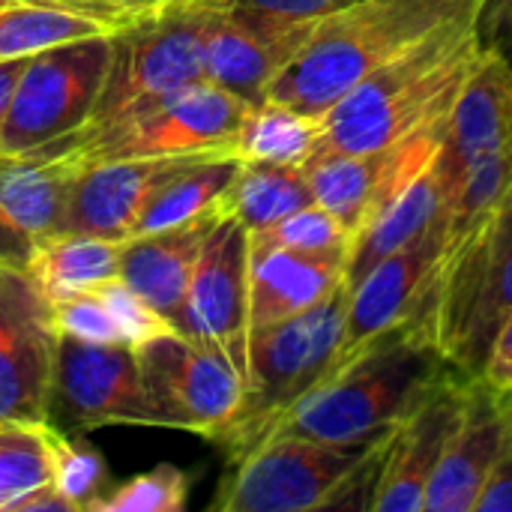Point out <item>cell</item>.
I'll return each instance as SVG.
<instances>
[{"label": "cell", "instance_id": "6da1fadb", "mask_svg": "<svg viewBox=\"0 0 512 512\" xmlns=\"http://www.w3.org/2000/svg\"><path fill=\"white\" fill-rule=\"evenodd\" d=\"M486 15L489 0H477L369 72L321 117L318 147L375 153L441 126L486 48Z\"/></svg>", "mask_w": 512, "mask_h": 512}, {"label": "cell", "instance_id": "7a4b0ae2", "mask_svg": "<svg viewBox=\"0 0 512 512\" xmlns=\"http://www.w3.org/2000/svg\"><path fill=\"white\" fill-rule=\"evenodd\" d=\"M456 372L429 333L414 324H396L339 360L270 435L342 447L372 444Z\"/></svg>", "mask_w": 512, "mask_h": 512}, {"label": "cell", "instance_id": "3957f363", "mask_svg": "<svg viewBox=\"0 0 512 512\" xmlns=\"http://www.w3.org/2000/svg\"><path fill=\"white\" fill-rule=\"evenodd\" d=\"M477 0H354L309 30L267 99L324 117L369 72Z\"/></svg>", "mask_w": 512, "mask_h": 512}, {"label": "cell", "instance_id": "277c9868", "mask_svg": "<svg viewBox=\"0 0 512 512\" xmlns=\"http://www.w3.org/2000/svg\"><path fill=\"white\" fill-rule=\"evenodd\" d=\"M348 294L345 282L318 306L249 330L246 393L234 420L216 438L231 465L258 447L276 423L333 372L345 336Z\"/></svg>", "mask_w": 512, "mask_h": 512}, {"label": "cell", "instance_id": "5b68a950", "mask_svg": "<svg viewBox=\"0 0 512 512\" xmlns=\"http://www.w3.org/2000/svg\"><path fill=\"white\" fill-rule=\"evenodd\" d=\"M512 315V180L498 207L453 249H441L435 339L468 378L483 363L498 327Z\"/></svg>", "mask_w": 512, "mask_h": 512}, {"label": "cell", "instance_id": "8992f818", "mask_svg": "<svg viewBox=\"0 0 512 512\" xmlns=\"http://www.w3.org/2000/svg\"><path fill=\"white\" fill-rule=\"evenodd\" d=\"M204 18L198 0H174L111 36V63L93 114L81 129L90 141L132 120L171 93L204 81Z\"/></svg>", "mask_w": 512, "mask_h": 512}, {"label": "cell", "instance_id": "52a82bcc", "mask_svg": "<svg viewBox=\"0 0 512 512\" xmlns=\"http://www.w3.org/2000/svg\"><path fill=\"white\" fill-rule=\"evenodd\" d=\"M111 36L69 39L27 60L0 129V153H27L87 126L108 75Z\"/></svg>", "mask_w": 512, "mask_h": 512}, {"label": "cell", "instance_id": "ba28073f", "mask_svg": "<svg viewBox=\"0 0 512 512\" xmlns=\"http://www.w3.org/2000/svg\"><path fill=\"white\" fill-rule=\"evenodd\" d=\"M135 360L156 426L195 432L216 444L246 393V375L231 354L216 342L171 330L138 345Z\"/></svg>", "mask_w": 512, "mask_h": 512}, {"label": "cell", "instance_id": "9c48e42d", "mask_svg": "<svg viewBox=\"0 0 512 512\" xmlns=\"http://www.w3.org/2000/svg\"><path fill=\"white\" fill-rule=\"evenodd\" d=\"M369 444L342 447L297 435H270L252 447L222 483L216 512L327 510Z\"/></svg>", "mask_w": 512, "mask_h": 512}, {"label": "cell", "instance_id": "30bf717a", "mask_svg": "<svg viewBox=\"0 0 512 512\" xmlns=\"http://www.w3.org/2000/svg\"><path fill=\"white\" fill-rule=\"evenodd\" d=\"M249 102L204 81H195L132 120L84 141V165L144 156L234 153V138L249 114Z\"/></svg>", "mask_w": 512, "mask_h": 512}, {"label": "cell", "instance_id": "8fae6325", "mask_svg": "<svg viewBox=\"0 0 512 512\" xmlns=\"http://www.w3.org/2000/svg\"><path fill=\"white\" fill-rule=\"evenodd\" d=\"M84 168L81 132L27 153H0V264L24 267L30 252L60 234L66 201Z\"/></svg>", "mask_w": 512, "mask_h": 512}, {"label": "cell", "instance_id": "7c38bea8", "mask_svg": "<svg viewBox=\"0 0 512 512\" xmlns=\"http://www.w3.org/2000/svg\"><path fill=\"white\" fill-rule=\"evenodd\" d=\"M444 249L441 216L426 234L378 261L354 288H348V315L339 360L363 348L372 336L414 324L435 339L438 315V264ZM438 342V339H435Z\"/></svg>", "mask_w": 512, "mask_h": 512}, {"label": "cell", "instance_id": "4fadbf2b", "mask_svg": "<svg viewBox=\"0 0 512 512\" xmlns=\"http://www.w3.org/2000/svg\"><path fill=\"white\" fill-rule=\"evenodd\" d=\"M441 126L408 135L405 141L375 153H342L318 147L300 168L312 189V201L330 210L351 234L381 210L408 180L429 168L441 147Z\"/></svg>", "mask_w": 512, "mask_h": 512}, {"label": "cell", "instance_id": "5bb4252c", "mask_svg": "<svg viewBox=\"0 0 512 512\" xmlns=\"http://www.w3.org/2000/svg\"><path fill=\"white\" fill-rule=\"evenodd\" d=\"M51 405H57L78 429L117 423L156 426L135 348L129 345H93L57 336L48 411Z\"/></svg>", "mask_w": 512, "mask_h": 512}, {"label": "cell", "instance_id": "9a60e30c", "mask_svg": "<svg viewBox=\"0 0 512 512\" xmlns=\"http://www.w3.org/2000/svg\"><path fill=\"white\" fill-rule=\"evenodd\" d=\"M174 330L222 345L246 375L249 348V228L234 216L216 222L195 261Z\"/></svg>", "mask_w": 512, "mask_h": 512}, {"label": "cell", "instance_id": "2e32d148", "mask_svg": "<svg viewBox=\"0 0 512 512\" xmlns=\"http://www.w3.org/2000/svg\"><path fill=\"white\" fill-rule=\"evenodd\" d=\"M54 348L48 300L24 270L0 264V420L48 417Z\"/></svg>", "mask_w": 512, "mask_h": 512}, {"label": "cell", "instance_id": "e0dca14e", "mask_svg": "<svg viewBox=\"0 0 512 512\" xmlns=\"http://www.w3.org/2000/svg\"><path fill=\"white\" fill-rule=\"evenodd\" d=\"M222 153H228V150L114 159V162L84 165L72 183L60 231L93 234V237H105V240H129L138 213L171 177H177L183 168H189L207 156H222Z\"/></svg>", "mask_w": 512, "mask_h": 512}, {"label": "cell", "instance_id": "ac0fdd59", "mask_svg": "<svg viewBox=\"0 0 512 512\" xmlns=\"http://www.w3.org/2000/svg\"><path fill=\"white\" fill-rule=\"evenodd\" d=\"M512 144V63L486 42L474 69L462 81L441 132L435 171L444 195L480 159Z\"/></svg>", "mask_w": 512, "mask_h": 512}, {"label": "cell", "instance_id": "d6986e66", "mask_svg": "<svg viewBox=\"0 0 512 512\" xmlns=\"http://www.w3.org/2000/svg\"><path fill=\"white\" fill-rule=\"evenodd\" d=\"M512 435V396L471 378L459 423L429 480L423 512H474L477 495Z\"/></svg>", "mask_w": 512, "mask_h": 512}, {"label": "cell", "instance_id": "ffe728a7", "mask_svg": "<svg viewBox=\"0 0 512 512\" xmlns=\"http://www.w3.org/2000/svg\"><path fill=\"white\" fill-rule=\"evenodd\" d=\"M468 375L456 372L438 384L411 414H405L387 441V462L375 492V512H423L429 480L459 423Z\"/></svg>", "mask_w": 512, "mask_h": 512}, {"label": "cell", "instance_id": "44dd1931", "mask_svg": "<svg viewBox=\"0 0 512 512\" xmlns=\"http://www.w3.org/2000/svg\"><path fill=\"white\" fill-rule=\"evenodd\" d=\"M222 219L219 204L180 225L123 240L117 276L144 297L165 321H177L204 240Z\"/></svg>", "mask_w": 512, "mask_h": 512}, {"label": "cell", "instance_id": "7402d4cb", "mask_svg": "<svg viewBox=\"0 0 512 512\" xmlns=\"http://www.w3.org/2000/svg\"><path fill=\"white\" fill-rule=\"evenodd\" d=\"M348 255L291 249L249 252V330L300 315L345 285Z\"/></svg>", "mask_w": 512, "mask_h": 512}, {"label": "cell", "instance_id": "603a6c76", "mask_svg": "<svg viewBox=\"0 0 512 512\" xmlns=\"http://www.w3.org/2000/svg\"><path fill=\"white\" fill-rule=\"evenodd\" d=\"M207 6V3H204ZM297 45L273 39L225 9L207 6L204 18V78L249 105H261L279 69Z\"/></svg>", "mask_w": 512, "mask_h": 512}, {"label": "cell", "instance_id": "cb8c5ba5", "mask_svg": "<svg viewBox=\"0 0 512 512\" xmlns=\"http://www.w3.org/2000/svg\"><path fill=\"white\" fill-rule=\"evenodd\" d=\"M444 207V189L435 171V162L423 168L414 180H408L381 210H375L366 225L354 234L345 264V282L354 288L378 261L399 252L420 234L432 228V222L441 216Z\"/></svg>", "mask_w": 512, "mask_h": 512}, {"label": "cell", "instance_id": "d4e9b609", "mask_svg": "<svg viewBox=\"0 0 512 512\" xmlns=\"http://www.w3.org/2000/svg\"><path fill=\"white\" fill-rule=\"evenodd\" d=\"M120 252L123 240L60 231L42 240L21 270L45 300H54L117 276Z\"/></svg>", "mask_w": 512, "mask_h": 512}, {"label": "cell", "instance_id": "484cf974", "mask_svg": "<svg viewBox=\"0 0 512 512\" xmlns=\"http://www.w3.org/2000/svg\"><path fill=\"white\" fill-rule=\"evenodd\" d=\"M312 204V189L300 165L240 159L234 180L219 198V210L234 216L249 231H261Z\"/></svg>", "mask_w": 512, "mask_h": 512}, {"label": "cell", "instance_id": "4316f807", "mask_svg": "<svg viewBox=\"0 0 512 512\" xmlns=\"http://www.w3.org/2000/svg\"><path fill=\"white\" fill-rule=\"evenodd\" d=\"M117 30L120 27L57 0H0V60L33 57L69 39Z\"/></svg>", "mask_w": 512, "mask_h": 512}, {"label": "cell", "instance_id": "83f0119b", "mask_svg": "<svg viewBox=\"0 0 512 512\" xmlns=\"http://www.w3.org/2000/svg\"><path fill=\"white\" fill-rule=\"evenodd\" d=\"M237 165H240L237 156L222 153V156H207V159L183 168L144 204V210L138 213V219L132 225V237L180 225V222L195 219V216L207 213L210 207H216L222 192L234 180Z\"/></svg>", "mask_w": 512, "mask_h": 512}, {"label": "cell", "instance_id": "f1b7e54d", "mask_svg": "<svg viewBox=\"0 0 512 512\" xmlns=\"http://www.w3.org/2000/svg\"><path fill=\"white\" fill-rule=\"evenodd\" d=\"M321 144V117H309L282 102L252 105L234 138V156L252 162L303 165Z\"/></svg>", "mask_w": 512, "mask_h": 512}, {"label": "cell", "instance_id": "f546056e", "mask_svg": "<svg viewBox=\"0 0 512 512\" xmlns=\"http://www.w3.org/2000/svg\"><path fill=\"white\" fill-rule=\"evenodd\" d=\"M54 486V465L39 420H0V512H21Z\"/></svg>", "mask_w": 512, "mask_h": 512}, {"label": "cell", "instance_id": "4dcf8cb0", "mask_svg": "<svg viewBox=\"0 0 512 512\" xmlns=\"http://www.w3.org/2000/svg\"><path fill=\"white\" fill-rule=\"evenodd\" d=\"M351 240L354 234L330 210L312 201L270 228L249 231V252L291 249V252H309V255H333V252L348 255Z\"/></svg>", "mask_w": 512, "mask_h": 512}, {"label": "cell", "instance_id": "1f68e13d", "mask_svg": "<svg viewBox=\"0 0 512 512\" xmlns=\"http://www.w3.org/2000/svg\"><path fill=\"white\" fill-rule=\"evenodd\" d=\"M198 3L225 9L234 18L246 21L249 27L300 48L309 30L315 27V21L354 0H198Z\"/></svg>", "mask_w": 512, "mask_h": 512}, {"label": "cell", "instance_id": "d6a6232c", "mask_svg": "<svg viewBox=\"0 0 512 512\" xmlns=\"http://www.w3.org/2000/svg\"><path fill=\"white\" fill-rule=\"evenodd\" d=\"M189 477L162 462L147 474L126 480L123 486L99 495L87 504V512H180L186 507Z\"/></svg>", "mask_w": 512, "mask_h": 512}, {"label": "cell", "instance_id": "836d02e7", "mask_svg": "<svg viewBox=\"0 0 512 512\" xmlns=\"http://www.w3.org/2000/svg\"><path fill=\"white\" fill-rule=\"evenodd\" d=\"M45 447L51 453V465H54V486L63 498H69L78 512H87V504L93 498L102 495L105 486V462L96 450L69 441L66 435H60L48 420H39Z\"/></svg>", "mask_w": 512, "mask_h": 512}, {"label": "cell", "instance_id": "e575fe53", "mask_svg": "<svg viewBox=\"0 0 512 512\" xmlns=\"http://www.w3.org/2000/svg\"><path fill=\"white\" fill-rule=\"evenodd\" d=\"M48 312H51V324L57 336L93 342V345H126L123 330L117 327L114 315L90 288L48 300Z\"/></svg>", "mask_w": 512, "mask_h": 512}, {"label": "cell", "instance_id": "d590c367", "mask_svg": "<svg viewBox=\"0 0 512 512\" xmlns=\"http://www.w3.org/2000/svg\"><path fill=\"white\" fill-rule=\"evenodd\" d=\"M90 291L108 306V312L114 315L117 327L123 330V339L129 348H138L162 333H171L174 324L165 321L144 297H138L120 276H111L105 282L90 285Z\"/></svg>", "mask_w": 512, "mask_h": 512}, {"label": "cell", "instance_id": "8d00e7d4", "mask_svg": "<svg viewBox=\"0 0 512 512\" xmlns=\"http://www.w3.org/2000/svg\"><path fill=\"white\" fill-rule=\"evenodd\" d=\"M69 9H78L84 15H93V18H102L114 27H126L138 18H147L159 9H165L168 3L174 0H57Z\"/></svg>", "mask_w": 512, "mask_h": 512}, {"label": "cell", "instance_id": "74e56055", "mask_svg": "<svg viewBox=\"0 0 512 512\" xmlns=\"http://www.w3.org/2000/svg\"><path fill=\"white\" fill-rule=\"evenodd\" d=\"M474 512H512V435L477 495Z\"/></svg>", "mask_w": 512, "mask_h": 512}, {"label": "cell", "instance_id": "f35d334b", "mask_svg": "<svg viewBox=\"0 0 512 512\" xmlns=\"http://www.w3.org/2000/svg\"><path fill=\"white\" fill-rule=\"evenodd\" d=\"M480 378L486 384H492L495 390L512 396V315L498 327V333H495V339L489 345Z\"/></svg>", "mask_w": 512, "mask_h": 512}, {"label": "cell", "instance_id": "ab89813d", "mask_svg": "<svg viewBox=\"0 0 512 512\" xmlns=\"http://www.w3.org/2000/svg\"><path fill=\"white\" fill-rule=\"evenodd\" d=\"M30 57H15V60H0V129H3V120H6V111H9V102H12V90L18 84V75L24 72Z\"/></svg>", "mask_w": 512, "mask_h": 512}, {"label": "cell", "instance_id": "60d3db41", "mask_svg": "<svg viewBox=\"0 0 512 512\" xmlns=\"http://www.w3.org/2000/svg\"><path fill=\"white\" fill-rule=\"evenodd\" d=\"M489 9H498L501 15V39H495V45L512 63V0H489Z\"/></svg>", "mask_w": 512, "mask_h": 512}]
</instances>
